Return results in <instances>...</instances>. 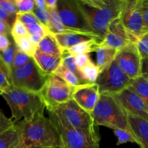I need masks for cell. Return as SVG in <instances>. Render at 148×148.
<instances>
[{"label": "cell", "mask_w": 148, "mask_h": 148, "mask_svg": "<svg viewBox=\"0 0 148 148\" xmlns=\"http://www.w3.org/2000/svg\"><path fill=\"white\" fill-rule=\"evenodd\" d=\"M19 130L20 145L37 147H58L62 145L59 132L53 121L44 115L30 121L14 123Z\"/></svg>", "instance_id": "1"}, {"label": "cell", "mask_w": 148, "mask_h": 148, "mask_svg": "<svg viewBox=\"0 0 148 148\" xmlns=\"http://www.w3.org/2000/svg\"><path fill=\"white\" fill-rule=\"evenodd\" d=\"M10 106L12 120L14 123L22 119L30 121L44 115L46 104L41 94L36 93L12 85L8 90L0 94Z\"/></svg>", "instance_id": "2"}, {"label": "cell", "mask_w": 148, "mask_h": 148, "mask_svg": "<svg viewBox=\"0 0 148 148\" xmlns=\"http://www.w3.org/2000/svg\"><path fill=\"white\" fill-rule=\"evenodd\" d=\"M94 32L103 39L110 24L120 17L123 0H77Z\"/></svg>", "instance_id": "3"}, {"label": "cell", "mask_w": 148, "mask_h": 148, "mask_svg": "<svg viewBox=\"0 0 148 148\" xmlns=\"http://www.w3.org/2000/svg\"><path fill=\"white\" fill-rule=\"evenodd\" d=\"M91 116L95 126L132 132L128 114L113 95H100Z\"/></svg>", "instance_id": "4"}, {"label": "cell", "mask_w": 148, "mask_h": 148, "mask_svg": "<svg viewBox=\"0 0 148 148\" xmlns=\"http://www.w3.org/2000/svg\"><path fill=\"white\" fill-rule=\"evenodd\" d=\"M49 119L59 132L62 145L65 148H100L98 130H77L65 124L55 113L49 112Z\"/></svg>", "instance_id": "5"}, {"label": "cell", "mask_w": 148, "mask_h": 148, "mask_svg": "<svg viewBox=\"0 0 148 148\" xmlns=\"http://www.w3.org/2000/svg\"><path fill=\"white\" fill-rule=\"evenodd\" d=\"M49 75L45 73L33 57L24 66L12 69V85L30 92L40 93Z\"/></svg>", "instance_id": "6"}, {"label": "cell", "mask_w": 148, "mask_h": 148, "mask_svg": "<svg viewBox=\"0 0 148 148\" xmlns=\"http://www.w3.org/2000/svg\"><path fill=\"white\" fill-rule=\"evenodd\" d=\"M75 87L54 74L49 75L41 94L49 112H53L60 106L72 99Z\"/></svg>", "instance_id": "7"}, {"label": "cell", "mask_w": 148, "mask_h": 148, "mask_svg": "<svg viewBox=\"0 0 148 148\" xmlns=\"http://www.w3.org/2000/svg\"><path fill=\"white\" fill-rule=\"evenodd\" d=\"M56 11L62 24L67 28L75 32L96 35L77 0H57Z\"/></svg>", "instance_id": "8"}, {"label": "cell", "mask_w": 148, "mask_h": 148, "mask_svg": "<svg viewBox=\"0 0 148 148\" xmlns=\"http://www.w3.org/2000/svg\"><path fill=\"white\" fill-rule=\"evenodd\" d=\"M131 79L124 73L114 59L104 68L97 79L96 84L101 95H114L130 87Z\"/></svg>", "instance_id": "9"}, {"label": "cell", "mask_w": 148, "mask_h": 148, "mask_svg": "<svg viewBox=\"0 0 148 148\" xmlns=\"http://www.w3.org/2000/svg\"><path fill=\"white\" fill-rule=\"evenodd\" d=\"M53 113L72 128L88 130L96 127L91 114L81 108L73 99L60 106Z\"/></svg>", "instance_id": "10"}, {"label": "cell", "mask_w": 148, "mask_h": 148, "mask_svg": "<svg viewBox=\"0 0 148 148\" xmlns=\"http://www.w3.org/2000/svg\"><path fill=\"white\" fill-rule=\"evenodd\" d=\"M120 18L124 27L137 40L147 33L142 12V0H123Z\"/></svg>", "instance_id": "11"}, {"label": "cell", "mask_w": 148, "mask_h": 148, "mask_svg": "<svg viewBox=\"0 0 148 148\" xmlns=\"http://www.w3.org/2000/svg\"><path fill=\"white\" fill-rule=\"evenodd\" d=\"M142 58L137 43H130L119 51L115 61L131 79L141 77Z\"/></svg>", "instance_id": "12"}, {"label": "cell", "mask_w": 148, "mask_h": 148, "mask_svg": "<svg viewBox=\"0 0 148 148\" xmlns=\"http://www.w3.org/2000/svg\"><path fill=\"white\" fill-rule=\"evenodd\" d=\"M137 41L138 40L126 29L119 17L110 24L105 37L99 45L119 51L130 43H137Z\"/></svg>", "instance_id": "13"}, {"label": "cell", "mask_w": 148, "mask_h": 148, "mask_svg": "<svg viewBox=\"0 0 148 148\" xmlns=\"http://www.w3.org/2000/svg\"><path fill=\"white\" fill-rule=\"evenodd\" d=\"M129 116L148 121V107L140 95L130 88L113 95Z\"/></svg>", "instance_id": "14"}, {"label": "cell", "mask_w": 148, "mask_h": 148, "mask_svg": "<svg viewBox=\"0 0 148 148\" xmlns=\"http://www.w3.org/2000/svg\"><path fill=\"white\" fill-rule=\"evenodd\" d=\"M100 95L96 84H82L75 87L72 99L81 108L91 114L99 100Z\"/></svg>", "instance_id": "15"}, {"label": "cell", "mask_w": 148, "mask_h": 148, "mask_svg": "<svg viewBox=\"0 0 148 148\" xmlns=\"http://www.w3.org/2000/svg\"><path fill=\"white\" fill-rule=\"evenodd\" d=\"M53 36L63 51L68 50L70 48L83 42L91 41V40H99V41L103 40L101 38L96 35L80 33V32H71V33L55 34Z\"/></svg>", "instance_id": "16"}, {"label": "cell", "mask_w": 148, "mask_h": 148, "mask_svg": "<svg viewBox=\"0 0 148 148\" xmlns=\"http://www.w3.org/2000/svg\"><path fill=\"white\" fill-rule=\"evenodd\" d=\"M129 123L132 132L137 139V145L140 148H148V121L129 116Z\"/></svg>", "instance_id": "17"}, {"label": "cell", "mask_w": 148, "mask_h": 148, "mask_svg": "<svg viewBox=\"0 0 148 148\" xmlns=\"http://www.w3.org/2000/svg\"><path fill=\"white\" fill-rule=\"evenodd\" d=\"M33 58L39 67L47 75L53 74L56 69L62 64V57H56L46 54L39 50H36Z\"/></svg>", "instance_id": "18"}, {"label": "cell", "mask_w": 148, "mask_h": 148, "mask_svg": "<svg viewBox=\"0 0 148 148\" xmlns=\"http://www.w3.org/2000/svg\"><path fill=\"white\" fill-rule=\"evenodd\" d=\"M37 49L43 53L56 57H62L64 52L55 38L53 34L51 33H47L44 36V38L38 45Z\"/></svg>", "instance_id": "19"}, {"label": "cell", "mask_w": 148, "mask_h": 148, "mask_svg": "<svg viewBox=\"0 0 148 148\" xmlns=\"http://www.w3.org/2000/svg\"><path fill=\"white\" fill-rule=\"evenodd\" d=\"M95 52L96 55V65L100 72H101L115 59L118 51L111 48L103 47L98 45Z\"/></svg>", "instance_id": "20"}, {"label": "cell", "mask_w": 148, "mask_h": 148, "mask_svg": "<svg viewBox=\"0 0 148 148\" xmlns=\"http://www.w3.org/2000/svg\"><path fill=\"white\" fill-rule=\"evenodd\" d=\"M20 143V132L15 124L14 127L0 134V148H17Z\"/></svg>", "instance_id": "21"}, {"label": "cell", "mask_w": 148, "mask_h": 148, "mask_svg": "<svg viewBox=\"0 0 148 148\" xmlns=\"http://www.w3.org/2000/svg\"><path fill=\"white\" fill-rule=\"evenodd\" d=\"M51 15L50 22H49L48 29L49 30L51 33L55 34H61V33H71V32H75L70 29L67 28L62 24L61 19L59 17L56 10H49Z\"/></svg>", "instance_id": "22"}, {"label": "cell", "mask_w": 148, "mask_h": 148, "mask_svg": "<svg viewBox=\"0 0 148 148\" xmlns=\"http://www.w3.org/2000/svg\"><path fill=\"white\" fill-rule=\"evenodd\" d=\"M101 42V41H99V40L83 42V43L76 45L66 51L69 54L73 56H76L80 54H89L91 52H95Z\"/></svg>", "instance_id": "23"}, {"label": "cell", "mask_w": 148, "mask_h": 148, "mask_svg": "<svg viewBox=\"0 0 148 148\" xmlns=\"http://www.w3.org/2000/svg\"><path fill=\"white\" fill-rule=\"evenodd\" d=\"M62 58V64L64 66H65L66 69H69V71H71L79 79V80L80 81L82 85V84H88L85 81V79H84L82 72H80V70L78 69L77 66L76 62H75V56L69 54L66 51H64Z\"/></svg>", "instance_id": "24"}, {"label": "cell", "mask_w": 148, "mask_h": 148, "mask_svg": "<svg viewBox=\"0 0 148 148\" xmlns=\"http://www.w3.org/2000/svg\"><path fill=\"white\" fill-rule=\"evenodd\" d=\"M129 88L137 92L148 107V81L142 76L131 79Z\"/></svg>", "instance_id": "25"}, {"label": "cell", "mask_w": 148, "mask_h": 148, "mask_svg": "<svg viewBox=\"0 0 148 148\" xmlns=\"http://www.w3.org/2000/svg\"><path fill=\"white\" fill-rule=\"evenodd\" d=\"M11 86V70L6 66L0 56V94Z\"/></svg>", "instance_id": "26"}, {"label": "cell", "mask_w": 148, "mask_h": 148, "mask_svg": "<svg viewBox=\"0 0 148 148\" xmlns=\"http://www.w3.org/2000/svg\"><path fill=\"white\" fill-rule=\"evenodd\" d=\"M79 70L82 72L84 79L88 83L94 84L96 82L100 71L96 64L94 63L92 61L89 62L86 66H85Z\"/></svg>", "instance_id": "27"}, {"label": "cell", "mask_w": 148, "mask_h": 148, "mask_svg": "<svg viewBox=\"0 0 148 148\" xmlns=\"http://www.w3.org/2000/svg\"><path fill=\"white\" fill-rule=\"evenodd\" d=\"M53 74L62 78L63 80H64L65 82H67L68 84H69V85L73 87H76L79 85H82L79 79L71 71L66 69L62 64H61Z\"/></svg>", "instance_id": "28"}, {"label": "cell", "mask_w": 148, "mask_h": 148, "mask_svg": "<svg viewBox=\"0 0 148 148\" xmlns=\"http://www.w3.org/2000/svg\"><path fill=\"white\" fill-rule=\"evenodd\" d=\"M16 46L19 50L24 52L27 55L33 57L34 53L37 50V46H35L31 43L28 38V36H23V37L17 38L13 39Z\"/></svg>", "instance_id": "29"}, {"label": "cell", "mask_w": 148, "mask_h": 148, "mask_svg": "<svg viewBox=\"0 0 148 148\" xmlns=\"http://www.w3.org/2000/svg\"><path fill=\"white\" fill-rule=\"evenodd\" d=\"M17 49V46H16L14 40H12V44L10 45V47H9L7 50L4 51V52L0 53V56H1L2 61L4 62V63L5 64L6 66L11 70V72L12 69L13 63H14V56H15Z\"/></svg>", "instance_id": "30"}, {"label": "cell", "mask_w": 148, "mask_h": 148, "mask_svg": "<svg viewBox=\"0 0 148 148\" xmlns=\"http://www.w3.org/2000/svg\"><path fill=\"white\" fill-rule=\"evenodd\" d=\"M114 134L117 137L118 142L116 143V145H120L124 144L127 143H137V140L133 133L132 132L128 131V130H123L117 129V130H114Z\"/></svg>", "instance_id": "31"}, {"label": "cell", "mask_w": 148, "mask_h": 148, "mask_svg": "<svg viewBox=\"0 0 148 148\" xmlns=\"http://www.w3.org/2000/svg\"><path fill=\"white\" fill-rule=\"evenodd\" d=\"M28 31L25 25L22 23L20 20L16 19L11 30V36L12 39L23 37V36H28Z\"/></svg>", "instance_id": "32"}, {"label": "cell", "mask_w": 148, "mask_h": 148, "mask_svg": "<svg viewBox=\"0 0 148 148\" xmlns=\"http://www.w3.org/2000/svg\"><path fill=\"white\" fill-rule=\"evenodd\" d=\"M18 13L32 12L36 7L33 0H14Z\"/></svg>", "instance_id": "33"}, {"label": "cell", "mask_w": 148, "mask_h": 148, "mask_svg": "<svg viewBox=\"0 0 148 148\" xmlns=\"http://www.w3.org/2000/svg\"><path fill=\"white\" fill-rule=\"evenodd\" d=\"M30 59H31V57L30 56H28L26 53H25L24 52L21 51L17 49L15 53V56H14L12 69H17V68L24 66L25 64H26L30 61Z\"/></svg>", "instance_id": "34"}, {"label": "cell", "mask_w": 148, "mask_h": 148, "mask_svg": "<svg viewBox=\"0 0 148 148\" xmlns=\"http://www.w3.org/2000/svg\"><path fill=\"white\" fill-rule=\"evenodd\" d=\"M16 19L20 20L25 25H28L30 24H34V23L41 24L33 12L27 13H17L16 14Z\"/></svg>", "instance_id": "35"}, {"label": "cell", "mask_w": 148, "mask_h": 148, "mask_svg": "<svg viewBox=\"0 0 148 148\" xmlns=\"http://www.w3.org/2000/svg\"><path fill=\"white\" fill-rule=\"evenodd\" d=\"M33 12L34 13L35 15L38 18V20L40 21V23L42 25H43L48 27L51 19V15L49 10H46L43 11V10H40L37 7H36L34 8V10H33Z\"/></svg>", "instance_id": "36"}, {"label": "cell", "mask_w": 148, "mask_h": 148, "mask_svg": "<svg viewBox=\"0 0 148 148\" xmlns=\"http://www.w3.org/2000/svg\"><path fill=\"white\" fill-rule=\"evenodd\" d=\"M14 127V122L11 118H7L2 111L0 109V134Z\"/></svg>", "instance_id": "37"}, {"label": "cell", "mask_w": 148, "mask_h": 148, "mask_svg": "<svg viewBox=\"0 0 148 148\" xmlns=\"http://www.w3.org/2000/svg\"><path fill=\"white\" fill-rule=\"evenodd\" d=\"M0 7L12 15H16L18 13L14 0H0Z\"/></svg>", "instance_id": "38"}, {"label": "cell", "mask_w": 148, "mask_h": 148, "mask_svg": "<svg viewBox=\"0 0 148 148\" xmlns=\"http://www.w3.org/2000/svg\"><path fill=\"white\" fill-rule=\"evenodd\" d=\"M137 45L142 58H148V33L139 39Z\"/></svg>", "instance_id": "39"}, {"label": "cell", "mask_w": 148, "mask_h": 148, "mask_svg": "<svg viewBox=\"0 0 148 148\" xmlns=\"http://www.w3.org/2000/svg\"><path fill=\"white\" fill-rule=\"evenodd\" d=\"M29 34H36V33H50L49 30L47 27L44 26L43 25L40 23H34V24H30L28 25H25Z\"/></svg>", "instance_id": "40"}, {"label": "cell", "mask_w": 148, "mask_h": 148, "mask_svg": "<svg viewBox=\"0 0 148 148\" xmlns=\"http://www.w3.org/2000/svg\"><path fill=\"white\" fill-rule=\"evenodd\" d=\"M0 20L5 22L12 28L14 21L16 20V15H12V14H9L0 7Z\"/></svg>", "instance_id": "41"}, {"label": "cell", "mask_w": 148, "mask_h": 148, "mask_svg": "<svg viewBox=\"0 0 148 148\" xmlns=\"http://www.w3.org/2000/svg\"><path fill=\"white\" fill-rule=\"evenodd\" d=\"M75 62H76V64L79 69L83 68L84 66H86L89 62H90L92 61L90 57L89 54L77 55V56H75Z\"/></svg>", "instance_id": "42"}, {"label": "cell", "mask_w": 148, "mask_h": 148, "mask_svg": "<svg viewBox=\"0 0 148 148\" xmlns=\"http://www.w3.org/2000/svg\"><path fill=\"white\" fill-rule=\"evenodd\" d=\"M9 36H11L0 35V53L7 50V49L10 47V45L12 44V40H10Z\"/></svg>", "instance_id": "43"}, {"label": "cell", "mask_w": 148, "mask_h": 148, "mask_svg": "<svg viewBox=\"0 0 148 148\" xmlns=\"http://www.w3.org/2000/svg\"><path fill=\"white\" fill-rule=\"evenodd\" d=\"M142 12L145 27L148 33V0H142Z\"/></svg>", "instance_id": "44"}, {"label": "cell", "mask_w": 148, "mask_h": 148, "mask_svg": "<svg viewBox=\"0 0 148 148\" xmlns=\"http://www.w3.org/2000/svg\"><path fill=\"white\" fill-rule=\"evenodd\" d=\"M47 33H36V34H29L28 38L30 41L33 45L35 46H38V43L42 40V39L44 38V36Z\"/></svg>", "instance_id": "45"}, {"label": "cell", "mask_w": 148, "mask_h": 148, "mask_svg": "<svg viewBox=\"0 0 148 148\" xmlns=\"http://www.w3.org/2000/svg\"><path fill=\"white\" fill-rule=\"evenodd\" d=\"M141 76L148 81V58H143L142 59Z\"/></svg>", "instance_id": "46"}, {"label": "cell", "mask_w": 148, "mask_h": 148, "mask_svg": "<svg viewBox=\"0 0 148 148\" xmlns=\"http://www.w3.org/2000/svg\"><path fill=\"white\" fill-rule=\"evenodd\" d=\"M11 29L5 22L0 20V35L11 36Z\"/></svg>", "instance_id": "47"}, {"label": "cell", "mask_w": 148, "mask_h": 148, "mask_svg": "<svg viewBox=\"0 0 148 148\" xmlns=\"http://www.w3.org/2000/svg\"><path fill=\"white\" fill-rule=\"evenodd\" d=\"M46 8L48 10H55L57 7L56 0H46Z\"/></svg>", "instance_id": "48"}, {"label": "cell", "mask_w": 148, "mask_h": 148, "mask_svg": "<svg viewBox=\"0 0 148 148\" xmlns=\"http://www.w3.org/2000/svg\"><path fill=\"white\" fill-rule=\"evenodd\" d=\"M35 4H36V7L39 8L41 10H46V0H34Z\"/></svg>", "instance_id": "49"}, {"label": "cell", "mask_w": 148, "mask_h": 148, "mask_svg": "<svg viewBox=\"0 0 148 148\" xmlns=\"http://www.w3.org/2000/svg\"><path fill=\"white\" fill-rule=\"evenodd\" d=\"M17 148H42V147H27V146H23V145H20Z\"/></svg>", "instance_id": "50"}, {"label": "cell", "mask_w": 148, "mask_h": 148, "mask_svg": "<svg viewBox=\"0 0 148 148\" xmlns=\"http://www.w3.org/2000/svg\"><path fill=\"white\" fill-rule=\"evenodd\" d=\"M59 148H65L64 147V146L63 145H61L60 146V147H59Z\"/></svg>", "instance_id": "51"}, {"label": "cell", "mask_w": 148, "mask_h": 148, "mask_svg": "<svg viewBox=\"0 0 148 148\" xmlns=\"http://www.w3.org/2000/svg\"><path fill=\"white\" fill-rule=\"evenodd\" d=\"M59 147H60V146H59ZM44 148H59V147H44Z\"/></svg>", "instance_id": "52"}]
</instances>
